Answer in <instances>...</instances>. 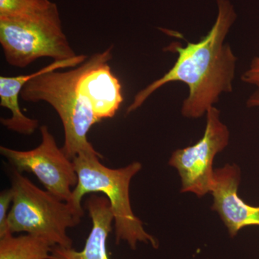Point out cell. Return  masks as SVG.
<instances>
[{
	"instance_id": "cell-1",
	"label": "cell",
	"mask_w": 259,
	"mask_h": 259,
	"mask_svg": "<svg viewBox=\"0 0 259 259\" xmlns=\"http://www.w3.org/2000/svg\"><path fill=\"white\" fill-rule=\"evenodd\" d=\"M218 14L208 33L199 42L170 44L164 51L178 54L176 62L159 79L135 95L126 114L136 111L152 94L166 83L180 81L189 89L181 112L187 118H199L219 101L223 94L233 92L237 57L226 39L236 22L234 5L217 0Z\"/></svg>"
},
{
	"instance_id": "cell-2",
	"label": "cell",
	"mask_w": 259,
	"mask_h": 259,
	"mask_svg": "<svg viewBox=\"0 0 259 259\" xmlns=\"http://www.w3.org/2000/svg\"><path fill=\"white\" fill-rule=\"evenodd\" d=\"M102 155L97 151L79 153L73 159L78 183L73 190L70 204L83 209L81 199L88 193H102L110 201L115 228L116 244L125 241L133 250L138 243L150 244L158 248L157 240L144 229L142 221L135 215L131 199L130 185L133 177L142 168L140 162L127 166L110 168L100 161Z\"/></svg>"
},
{
	"instance_id": "cell-3",
	"label": "cell",
	"mask_w": 259,
	"mask_h": 259,
	"mask_svg": "<svg viewBox=\"0 0 259 259\" xmlns=\"http://www.w3.org/2000/svg\"><path fill=\"white\" fill-rule=\"evenodd\" d=\"M12 189L14 197L7 221L8 232L38 237L52 247L72 248L67 230L79 224L83 209L40 190L15 168L12 174Z\"/></svg>"
},
{
	"instance_id": "cell-4",
	"label": "cell",
	"mask_w": 259,
	"mask_h": 259,
	"mask_svg": "<svg viewBox=\"0 0 259 259\" xmlns=\"http://www.w3.org/2000/svg\"><path fill=\"white\" fill-rule=\"evenodd\" d=\"M81 71L80 64L62 72L42 73L30 79L20 93L24 101L47 102L57 112L64 131L62 149L72 161L79 153L96 151L88 134L99 121L78 91Z\"/></svg>"
},
{
	"instance_id": "cell-5",
	"label": "cell",
	"mask_w": 259,
	"mask_h": 259,
	"mask_svg": "<svg viewBox=\"0 0 259 259\" xmlns=\"http://www.w3.org/2000/svg\"><path fill=\"white\" fill-rule=\"evenodd\" d=\"M0 44L8 64L19 69L42 58L63 61L78 56L64 33L54 3L37 14L0 18Z\"/></svg>"
},
{
	"instance_id": "cell-6",
	"label": "cell",
	"mask_w": 259,
	"mask_h": 259,
	"mask_svg": "<svg viewBox=\"0 0 259 259\" xmlns=\"http://www.w3.org/2000/svg\"><path fill=\"white\" fill-rule=\"evenodd\" d=\"M230 131L221 120V112L215 106L206 113L203 136L193 146L172 153L170 166L176 168L182 182L181 192H191L202 197L210 192L213 182V161L229 144Z\"/></svg>"
},
{
	"instance_id": "cell-7",
	"label": "cell",
	"mask_w": 259,
	"mask_h": 259,
	"mask_svg": "<svg viewBox=\"0 0 259 259\" xmlns=\"http://www.w3.org/2000/svg\"><path fill=\"white\" fill-rule=\"evenodd\" d=\"M41 143L30 151L0 147L2 156L20 173L33 174L48 192L64 202H71L73 190L78 183L74 161L59 148L47 125L40 127Z\"/></svg>"
},
{
	"instance_id": "cell-8",
	"label": "cell",
	"mask_w": 259,
	"mask_h": 259,
	"mask_svg": "<svg viewBox=\"0 0 259 259\" xmlns=\"http://www.w3.org/2000/svg\"><path fill=\"white\" fill-rule=\"evenodd\" d=\"M113 46L96 53L81 64L78 91L99 122L115 115L123 102L122 85L112 72L110 61Z\"/></svg>"
},
{
	"instance_id": "cell-9",
	"label": "cell",
	"mask_w": 259,
	"mask_h": 259,
	"mask_svg": "<svg viewBox=\"0 0 259 259\" xmlns=\"http://www.w3.org/2000/svg\"><path fill=\"white\" fill-rule=\"evenodd\" d=\"M241 178L239 166L228 163L214 169L210 190L211 209L219 214L232 238L245 227L259 226V206L245 203L238 194Z\"/></svg>"
},
{
	"instance_id": "cell-10",
	"label": "cell",
	"mask_w": 259,
	"mask_h": 259,
	"mask_svg": "<svg viewBox=\"0 0 259 259\" xmlns=\"http://www.w3.org/2000/svg\"><path fill=\"white\" fill-rule=\"evenodd\" d=\"M88 59L86 55H78L72 59L54 61L51 64L29 74L15 76H0V105L11 112L9 118H1V123L7 128L18 134L31 135L38 127L39 122L24 115L20 107L19 100L23 87L35 76L42 73L71 69L79 66Z\"/></svg>"
},
{
	"instance_id": "cell-11",
	"label": "cell",
	"mask_w": 259,
	"mask_h": 259,
	"mask_svg": "<svg viewBox=\"0 0 259 259\" xmlns=\"http://www.w3.org/2000/svg\"><path fill=\"white\" fill-rule=\"evenodd\" d=\"M85 207L93 222V228L81 251L73 248L55 245L51 248L50 259H110L107 242L114 221L110 201L106 197L93 194Z\"/></svg>"
},
{
	"instance_id": "cell-12",
	"label": "cell",
	"mask_w": 259,
	"mask_h": 259,
	"mask_svg": "<svg viewBox=\"0 0 259 259\" xmlns=\"http://www.w3.org/2000/svg\"><path fill=\"white\" fill-rule=\"evenodd\" d=\"M52 246L32 235L13 236L8 233L0 237V259H50Z\"/></svg>"
},
{
	"instance_id": "cell-13",
	"label": "cell",
	"mask_w": 259,
	"mask_h": 259,
	"mask_svg": "<svg viewBox=\"0 0 259 259\" xmlns=\"http://www.w3.org/2000/svg\"><path fill=\"white\" fill-rule=\"evenodd\" d=\"M51 0H0V18H23L45 11Z\"/></svg>"
},
{
	"instance_id": "cell-14",
	"label": "cell",
	"mask_w": 259,
	"mask_h": 259,
	"mask_svg": "<svg viewBox=\"0 0 259 259\" xmlns=\"http://www.w3.org/2000/svg\"><path fill=\"white\" fill-rule=\"evenodd\" d=\"M13 189H9L3 191L0 194V237L5 236L8 233L7 229V221L9 214L10 203L13 202Z\"/></svg>"
},
{
	"instance_id": "cell-15",
	"label": "cell",
	"mask_w": 259,
	"mask_h": 259,
	"mask_svg": "<svg viewBox=\"0 0 259 259\" xmlns=\"http://www.w3.org/2000/svg\"><path fill=\"white\" fill-rule=\"evenodd\" d=\"M241 79L243 82L253 85L259 90V55L253 58L248 69L242 75Z\"/></svg>"
},
{
	"instance_id": "cell-16",
	"label": "cell",
	"mask_w": 259,
	"mask_h": 259,
	"mask_svg": "<svg viewBox=\"0 0 259 259\" xmlns=\"http://www.w3.org/2000/svg\"><path fill=\"white\" fill-rule=\"evenodd\" d=\"M247 107H259V90H256L252 94L246 102Z\"/></svg>"
}]
</instances>
